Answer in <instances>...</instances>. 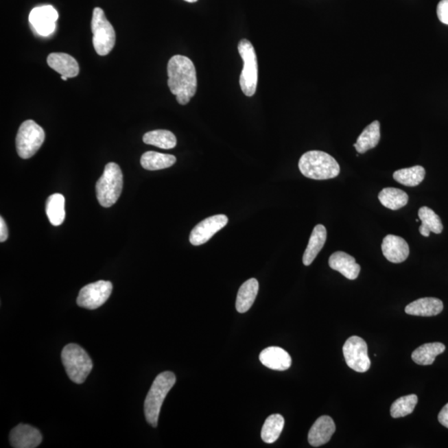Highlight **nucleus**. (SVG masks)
I'll return each instance as SVG.
<instances>
[{
	"instance_id": "36",
	"label": "nucleus",
	"mask_w": 448,
	"mask_h": 448,
	"mask_svg": "<svg viewBox=\"0 0 448 448\" xmlns=\"http://www.w3.org/2000/svg\"><path fill=\"white\" fill-rule=\"evenodd\" d=\"M61 78H62V80H63V81H67V79H69V78H67L65 76H62Z\"/></svg>"
},
{
	"instance_id": "17",
	"label": "nucleus",
	"mask_w": 448,
	"mask_h": 448,
	"mask_svg": "<svg viewBox=\"0 0 448 448\" xmlns=\"http://www.w3.org/2000/svg\"><path fill=\"white\" fill-rule=\"evenodd\" d=\"M329 266L333 270L339 272L349 280H355L360 272V266L355 257L344 252H335L329 259Z\"/></svg>"
},
{
	"instance_id": "30",
	"label": "nucleus",
	"mask_w": 448,
	"mask_h": 448,
	"mask_svg": "<svg viewBox=\"0 0 448 448\" xmlns=\"http://www.w3.org/2000/svg\"><path fill=\"white\" fill-rule=\"evenodd\" d=\"M284 424V418L281 414L269 416L261 428V439L266 443H275L283 430Z\"/></svg>"
},
{
	"instance_id": "21",
	"label": "nucleus",
	"mask_w": 448,
	"mask_h": 448,
	"mask_svg": "<svg viewBox=\"0 0 448 448\" xmlns=\"http://www.w3.org/2000/svg\"><path fill=\"white\" fill-rule=\"evenodd\" d=\"M259 290V284L255 279H251L245 281L241 285L239 293H237L236 300V309L239 313L247 312L255 303L257 293Z\"/></svg>"
},
{
	"instance_id": "1",
	"label": "nucleus",
	"mask_w": 448,
	"mask_h": 448,
	"mask_svg": "<svg viewBox=\"0 0 448 448\" xmlns=\"http://www.w3.org/2000/svg\"><path fill=\"white\" fill-rule=\"evenodd\" d=\"M168 86L180 105H187L197 92L196 67L191 60L182 55L169 59L167 67Z\"/></svg>"
},
{
	"instance_id": "33",
	"label": "nucleus",
	"mask_w": 448,
	"mask_h": 448,
	"mask_svg": "<svg viewBox=\"0 0 448 448\" xmlns=\"http://www.w3.org/2000/svg\"><path fill=\"white\" fill-rule=\"evenodd\" d=\"M438 421L443 426L448 428V403L443 408L438 414Z\"/></svg>"
},
{
	"instance_id": "7",
	"label": "nucleus",
	"mask_w": 448,
	"mask_h": 448,
	"mask_svg": "<svg viewBox=\"0 0 448 448\" xmlns=\"http://www.w3.org/2000/svg\"><path fill=\"white\" fill-rule=\"evenodd\" d=\"M92 31L93 46L97 54L100 56L109 54L116 43V33L101 8H95L93 10Z\"/></svg>"
},
{
	"instance_id": "32",
	"label": "nucleus",
	"mask_w": 448,
	"mask_h": 448,
	"mask_svg": "<svg viewBox=\"0 0 448 448\" xmlns=\"http://www.w3.org/2000/svg\"><path fill=\"white\" fill-rule=\"evenodd\" d=\"M437 14L439 21L448 25V0L440 1L437 8Z\"/></svg>"
},
{
	"instance_id": "10",
	"label": "nucleus",
	"mask_w": 448,
	"mask_h": 448,
	"mask_svg": "<svg viewBox=\"0 0 448 448\" xmlns=\"http://www.w3.org/2000/svg\"><path fill=\"white\" fill-rule=\"evenodd\" d=\"M113 283L108 281H98L82 288L78 297L79 307L95 310L108 300L113 292Z\"/></svg>"
},
{
	"instance_id": "24",
	"label": "nucleus",
	"mask_w": 448,
	"mask_h": 448,
	"mask_svg": "<svg viewBox=\"0 0 448 448\" xmlns=\"http://www.w3.org/2000/svg\"><path fill=\"white\" fill-rule=\"evenodd\" d=\"M419 220L422 222L419 232L424 237H429L430 233L440 235L443 232V225L441 219L433 209L422 207L418 210Z\"/></svg>"
},
{
	"instance_id": "5",
	"label": "nucleus",
	"mask_w": 448,
	"mask_h": 448,
	"mask_svg": "<svg viewBox=\"0 0 448 448\" xmlns=\"http://www.w3.org/2000/svg\"><path fill=\"white\" fill-rule=\"evenodd\" d=\"M122 188L123 174L120 166L116 163L107 164L96 185L99 204L102 207H112L120 198Z\"/></svg>"
},
{
	"instance_id": "28",
	"label": "nucleus",
	"mask_w": 448,
	"mask_h": 448,
	"mask_svg": "<svg viewBox=\"0 0 448 448\" xmlns=\"http://www.w3.org/2000/svg\"><path fill=\"white\" fill-rule=\"evenodd\" d=\"M425 174V169L423 166L416 165L411 168L399 169L392 174V177L399 184L408 187H415L422 183Z\"/></svg>"
},
{
	"instance_id": "20",
	"label": "nucleus",
	"mask_w": 448,
	"mask_h": 448,
	"mask_svg": "<svg viewBox=\"0 0 448 448\" xmlns=\"http://www.w3.org/2000/svg\"><path fill=\"white\" fill-rule=\"evenodd\" d=\"M327 237V231L325 226L316 225L311 233L310 240L307 245L306 251L303 255V263L305 266H310L313 261L316 259L317 255L323 248L326 244Z\"/></svg>"
},
{
	"instance_id": "4",
	"label": "nucleus",
	"mask_w": 448,
	"mask_h": 448,
	"mask_svg": "<svg viewBox=\"0 0 448 448\" xmlns=\"http://www.w3.org/2000/svg\"><path fill=\"white\" fill-rule=\"evenodd\" d=\"M62 362L69 379L78 384L85 382L93 368L89 354L77 344H69L63 348Z\"/></svg>"
},
{
	"instance_id": "19",
	"label": "nucleus",
	"mask_w": 448,
	"mask_h": 448,
	"mask_svg": "<svg viewBox=\"0 0 448 448\" xmlns=\"http://www.w3.org/2000/svg\"><path fill=\"white\" fill-rule=\"evenodd\" d=\"M443 310V303L441 300L434 297L420 298L408 304L405 308L408 315L417 316H438Z\"/></svg>"
},
{
	"instance_id": "23",
	"label": "nucleus",
	"mask_w": 448,
	"mask_h": 448,
	"mask_svg": "<svg viewBox=\"0 0 448 448\" xmlns=\"http://www.w3.org/2000/svg\"><path fill=\"white\" fill-rule=\"evenodd\" d=\"M445 350L446 346L443 343L424 344L416 349L412 354V359L419 366H431L434 364L436 357L443 354Z\"/></svg>"
},
{
	"instance_id": "13",
	"label": "nucleus",
	"mask_w": 448,
	"mask_h": 448,
	"mask_svg": "<svg viewBox=\"0 0 448 448\" xmlns=\"http://www.w3.org/2000/svg\"><path fill=\"white\" fill-rule=\"evenodd\" d=\"M43 436L37 428L19 424L10 432V442L15 448H35L40 445Z\"/></svg>"
},
{
	"instance_id": "15",
	"label": "nucleus",
	"mask_w": 448,
	"mask_h": 448,
	"mask_svg": "<svg viewBox=\"0 0 448 448\" xmlns=\"http://www.w3.org/2000/svg\"><path fill=\"white\" fill-rule=\"evenodd\" d=\"M335 432V424L329 416H321L313 424L308 434L310 445L318 447L330 441Z\"/></svg>"
},
{
	"instance_id": "14",
	"label": "nucleus",
	"mask_w": 448,
	"mask_h": 448,
	"mask_svg": "<svg viewBox=\"0 0 448 448\" xmlns=\"http://www.w3.org/2000/svg\"><path fill=\"white\" fill-rule=\"evenodd\" d=\"M381 248L384 257L392 263H401L410 256V246L401 237L387 235Z\"/></svg>"
},
{
	"instance_id": "26",
	"label": "nucleus",
	"mask_w": 448,
	"mask_h": 448,
	"mask_svg": "<svg viewBox=\"0 0 448 448\" xmlns=\"http://www.w3.org/2000/svg\"><path fill=\"white\" fill-rule=\"evenodd\" d=\"M176 162V156L172 154L148 152L143 154L141 164L148 170H158L172 167Z\"/></svg>"
},
{
	"instance_id": "12",
	"label": "nucleus",
	"mask_w": 448,
	"mask_h": 448,
	"mask_svg": "<svg viewBox=\"0 0 448 448\" xmlns=\"http://www.w3.org/2000/svg\"><path fill=\"white\" fill-rule=\"evenodd\" d=\"M58 19V11L53 6L45 5L34 8L30 14V22L36 33L47 37L56 29Z\"/></svg>"
},
{
	"instance_id": "16",
	"label": "nucleus",
	"mask_w": 448,
	"mask_h": 448,
	"mask_svg": "<svg viewBox=\"0 0 448 448\" xmlns=\"http://www.w3.org/2000/svg\"><path fill=\"white\" fill-rule=\"evenodd\" d=\"M259 359L264 366L273 370L284 371L292 366L290 355L283 348L272 346L261 352Z\"/></svg>"
},
{
	"instance_id": "29",
	"label": "nucleus",
	"mask_w": 448,
	"mask_h": 448,
	"mask_svg": "<svg viewBox=\"0 0 448 448\" xmlns=\"http://www.w3.org/2000/svg\"><path fill=\"white\" fill-rule=\"evenodd\" d=\"M379 200L384 207L391 210H398L408 204V196L401 189L386 188L379 193Z\"/></svg>"
},
{
	"instance_id": "35",
	"label": "nucleus",
	"mask_w": 448,
	"mask_h": 448,
	"mask_svg": "<svg viewBox=\"0 0 448 448\" xmlns=\"http://www.w3.org/2000/svg\"><path fill=\"white\" fill-rule=\"evenodd\" d=\"M185 1H187L189 3H196L198 1V0H185Z\"/></svg>"
},
{
	"instance_id": "31",
	"label": "nucleus",
	"mask_w": 448,
	"mask_h": 448,
	"mask_svg": "<svg viewBox=\"0 0 448 448\" xmlns=\"http://www.w3.org/2000/svg\"><path fill=\"white\" fill-rule=\"evenodd\" d=\"M418 401V396L410 394L395 400L390 408V414L394 418L405 417L413 413Z\"/></svg>"
},
{
	"instance_id": "2",
	"label": "nucleus",
	"mask_w": 448,
	"mask_h": 448,
	"mask_svg": "<svg viewBox=\"0 0 448 448\" xmlns=\"http://www.w3.org/2000/svg\"><path fill=\"white\" fill-rule=\"evenodd\" d=\"M298 166L304 176L316 180L334 178L340 172V165L335 158L320 150H311L305 153L300 158Z\"/></svg>"
},
{
	"instance_id": "3",
	"label": "nucleus",
	"mask_w": 448,
	"mask_h": 448,
	"mask_svg": "<svg viewBox=\"0 0 448 448\" xmlns=\"http://www.w3.org/2000/svg\"><path fill=\"white\" fill-rule=\"evenodd\" d=\"M176 382V375L169 371L161 373L154 379L144 404L146 421L152 427H157L162 404Z\"/></svg>"
},
{
	"instance_id": "34",
	"label": "nucleus",
	"mask_w": 448,
	"mask_h": 448,
	"mask_svg": "<svg viewBox=\"0 0 448 448\" xmlns=\"http://www.w3.org/2000/svg\"><path fill=\"white\" fill-rule=\"evenodd\" d=\"M8 236H9V231H8L5 221L1 217L0 219V241L1 243L7 240Z\"/></svg>"
},
{
	"instance_id": "9",
	"label": "nucleus",
	"mask_w": 448,
	"mask_h": 448,
	"mask_svg": "<svg viewBox=\"0 0 448 448\" xmlns=\"http://www.w3.org/2000/svg\"><path fill=\"white\" fill-rule=\"evenodd\" d=\"M343 354L347 366L353 370L364 373L370 370L371 362L368 355V346L360 337H350L344 344Z\"/></svg>"
},
{
	"instance_id": "25",
	"label": "nucleus",
	"mask_w": 448,
	"mask_h": 448,
	"mask_svg": "<svg viewBox=\"0 0 448 448\" xmlns=\"http://www.w3.org/2000/svg\"><path fill=\"white\" fill-rule=\"evenodd\" d=\"M46 213L51 224L61 225L65 220V198L61 193L51 194L46 202Z\"/></svg>"
},
{
	"instance_id": "22",
	"label": "nucleus",
	"mask_w": 448,
	"mask_h": 448,
	"mask_svg": "<svg viewBox=\"0 0 448 448\" xmlns=\"http://www.w3.org/2000/svg\"><path fill=\"white\" fill-rule=\"evenodd\" d=\"M380 140V123L378 121L368 125L357 139L355 148L359 154H364L368 150L376 148Z\"/></svg>"
},
{
	"instance_id": "6",
	"label": "nucleus",
	"mask_w": 448,
	"mask_h": 448,
	"mask_svg": "<svg viewBox=\"0 0 448 448\" xmlns=\"http://www.w3.org/2000/svg\"><path fill=\"white\" fill-rule=\"evenodd\" d=\"M237 49L244 60V69L239 78L241 89L246 96L252 97L256 93L259 80V67L255 47L247 39H241Z\"/></svg>"
},
{
	"instance_id": "18",
	"label": "nucleus",
	"mask_w": 448,
	"mask_h": 448,
	"mask_svg": "<svg viewBox=\"0 0 448 448\" xmlns=\"http://www.w3.org/2000/svg\"><path fill=\"white\" fill-rule=\"evenodd\" d=\"M47 64L60 73L62 76L69 78L77 77L79 73V65L76 59L71 55L63 53H53L47 59Z\"/></svg>"
},
{
	"instance_id": "8",
	"label": "nucleus",
	"mask_w": 448,
	"mask_h": 448,
	"mask_svg": "<svg viewBox=\"0 0 448 448\" xmlns=\"http://www.w3.org/2000/svg\"><path fill=\"white\" fill-rule=\"evenodd\" d=\"M45 140V130L34 121L27 120L21 126L16 137V149L22 158L33 157Z\"/></svg>"
},
{
	"instance_id": "27",
	"label": "nucleus",
	"mask_w": 448,
	"mask_h": 448,
	"mask_svg": "<svg viewBox=\"0 0 448 448\" xmlns=\"http://www.w3.org/2000/svg\"><path fill=\"white\" fill-rule=\"evenodd\" d=\"M143 141L145 144L165 150L173 149L177 144L176 136L169 130H156L145 133L143 137Z\"/></svg>"
},
{
	"instance_id": "11",
	"label": "nucleus",
	"mask_w": 448,
	"mask_h": 448,
	"mask_svg": "<svg viewBox=\"0 0 448 448\" xmlns=\"http://www.w3.org/2000/svg\"><path fill=\"white\" fill-rule=\"evenodd\" d=\"M228 217L217 214L207 217L198 224L189 235V241L193 246H200L207 243L211 237L227 225Z\"/></svg>"
}]
</instances>
